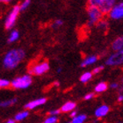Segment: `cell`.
I'll return each instance as SVG.
<instances>
[{"instance_id":"obj_31","label":"cell","mask_w":123,"mask_h":123,"mask_svg":"<svg viewBox=\"0 0 123 123\" xmlns=\"http://www.w3.org/2000/svg\"><path fill=\"white\" fill-rule=\"evenodd\" d=\"M77 112L76 110H73L70 112V117L71 118H74L75 116H77Z\"/></svg>"},{"instance_id":"obj_9","label":"cell","mask_w":123,"mask_h":123,"mask_svg":"<svg viewBox=\"0 0 123 123\" xmlns=\"http://www.w3.org/2000/svg\"><path fill=\"white\" fill-rule=\"evenodd\" d=\"M117 1H118V0H104L103 5H101V7L99 8L103 14H104V15H105V14H107V13L109 12V11L113 8V6H114V5L117 4Z\"/></svg>"},{"instance_id":"obj_23","label":"cell","mask_w":123,"mask_h":123,"mask_svg":"<svg viewBox=\"0 0 123 123\" xmlns=\"http://www.w3.org/2000/svg\"><path fill=\"white\" fill-rule=\"evenodd\" d=\"M11 85V81L5 79V78H0V89H5L8 88Z\"/></svg>"},{"instance_id":"obj_12","label":"cell","mask_w":123,"mask_h":123,"mask_svg":"<svg viewBox=\"0 0 123 123\" xmlns=\"http://www.w3.org/2000/svg\"><path fill=\"white\" fill-rule=\"evenodd\" d=\"M77 107V104L74 101H67L66 103H64L63 105H62L60 108L61 113H70L71 111L75 110Z\"/></svg>"},{"instance_id":"obj_7","label":"cell","mask_w":123,"mask_h":123,"mask_svg":"<svg viewBox=\"0 0 123 123\" xmlns=\"http://www.w3.org/2000/svg\"><path fill=\"white\" fill-rule=\"evenodd\" d=\"M109 18L113 20H121L123 18V3L117 2L107 13Z\"/></svg>"},{"instance_id":"obj_8","label":"cell","mask_w":123,"mask_h":123,"mask_svg":"<svg viewBox=\"0 0 123 123\" xmlns=\"http://www.w3.org/2000/svg\"><path fill=\"white\" fill-rule=\"evenodd\" d=\"M47 102V98H36V99H33L32 101H29L28 103H26L25 105V108L26 110H33L35 108L39 107V106H41L43 105L44 104H46Z\"/></svg>"},{"instance_id":"obj_30","label":"cell","mask_w":123,"mask_h":123,"mask_svg":"<svg viewBox=\"0 0 123 123\" xmlns=\"http://www.w3.org/2000/svg\"><path fill=\"white\" fill-rule=\"evenodd\" d=\"M122 92V91H121ZM121 92H120V94H119L118 96V102H122V100H123V95L122 93H121Z\"/></svg>"},{"instance_id":"obj_13","label":"cell","mask_w":123,"mask_h":123,"mask_svg":"<svg viewBox=\"0 0 123 123\" xmlns=\"http://www.w3.org/2000/svg\"><path fill=\"white\" fill-rule=\"evenodd\" d=\"M112 49L113 52L122 51L123 50V38L122 36L117 37L112 43Z\"/></svg>"},{"instance_id":"obj_5","label":"cell","mask_w":123,"mask_h":123,"mask_svg":"<svg viewBox=\"0 0 123 123\" xmlns=\"http://www.w3.org/2000/svg\"><path fill=\"white\" fill-rule=\"evenodd\" d=\"M87 16H88V25L89 26H94L100 19H102L104 14L100 11L99 8L88 7Z\"/></svg>"},{"instance_id":"obj_18","label":"cell","mask_w":123,"mask_h":123,"mask_svg":"<svg viewBox=\"0 0 123 123\" xmlns=\"http://www.w3.org/2000/svg\"><path fill=\"white\" fill-rule=\"evenodd\" d=\"M17 98H10V99H6L4 100V101H1L0 102V107H9V106H12L14 104L17 103Z\"/></svg>"},{"instance_id":"obj_16","label":"cell","mask_w":123,"mask_h":123,"mask_svg":"<svg viewBox=\"0 0 123 123\" xmlns=\"http://www.w3.org/2000/svg\"><path fill=\"white\" fill-rule=\"evenodd\" d=\"M19 39V33H18V30H12L9 34V37H8V42L9 43H13L17 41Z\"/></svg>"},{"instance_id":"obj_22","label":"cell","mask_w":123,"mask_h":123,"mask_svg":"<svg viewBox=\"0 0 123 123\" xmlns=\"http://www.w3.org/2000/svg\"><path fill=\"white\" fill-rule=\"evenodd\" d=\"M30 5H31V0H23L18 6H19L20 11H25L30 6Z\"/></svg>"},{"instance_id":"obj_4","label":"cell","mask_w":123,"mask_h":123,"mask_svg":"<svg viewBox=\"0 0 123 123\" xmlns=\"http://www.w3.org/2000/svg\"><path fill=\"white\" fill-rule=\"evenodd\" d=\"M50 69L49 63L47 61H41L33 63L29 67V75L31 76H41L49 71Z\"/></svg>"},{"instance_id":"obj_32","label":"cell","mask_w":123,"mask_h":123,"mask_svg":"<svg viewBox=\"0 0 123 123\" xmlns=\"http://www.w3.org/2000/svg\"><path fill=\"white\" fill-rule=\"evenodd\" d=\"M12 0H0V4H9Z\"/></svg>"},{"instance_id":"obj_33","label":"cell","mask_w":123,"mask_h":123,"mask_svg":"<svg viewBox=\"0 0 123 123\" xmlns=\"http://www.w3.org/2000/svg\"><path fill=\"white\" fill-rule=\"evenodd\" d=\"M16 121H14V120H12V119H10V120H8L7 121H6V122L5 123H15Z\"/></svg>"},{"instance_id":"obj_20","label":"cell","mask_w":123,"mask_h":123,"mask_svg":"<svg viewBox=\"0 0 123 123\" xmlns=\"http://www.w3.org/2000/svg\"><path fill=\"white\" fill-rule=\"evenodd\" d=\"M86 119H87V116L85 114H83V113L82 114H77L74 118H72L71 123H85Z\"/></svg>"},{"instance_id":"obj_28","label":"cell","mask_w":123,"mask_h":123,"mask_svg":"<svg viewBox=\"0 0 123 123\" xmlns=\"http://www.w3.org/2000/svg\"><path fill=\"white\" fill-rule=\"evenodd\" d=\"M94 96H95V94L93 92H89V93H87V94L85 95L84 98H85V100H91L94 98Z\"/></svg>"},{"instance_id":"obj_11","label":"cell","mask_w":123,"mask_h":123,"mask_svg":"<svg viewBox=\"0 0 123 123\" xmlns=\"http://www.w3.org/2000/svg\"><path fill=\"white\" fill-rule=\"evenodd\" d=\"M98 57L96 55H89V56H86L85 59L83 60L80 66L82 68H86V67L92 66L93 64H95L98 62Z\"/></svg>"},{"instance_id":"obj_26","label":"cell","mask_w":123,"mask_h":123,"mask_svg":"<svg viewBox=\"0 0 123 123\" xmlns=\"http://www.w3.org/2000/svg\"><path fill=\"white\" fill-rule=\"evenodd\" d=\"M62 25H63V21L62 20V19H56V20L54 21L52 26H53L54 28H58V27H61Z\"/></svg>"},{"instance_id":"obj_35","label":"cell","mask_w":123,"mask_h":123,"mask_svg":"<svg viewBox=\"0 0 123 123\" xmlns=\"http://www.w3.org/2000/svg\"><path fill=\"white\" fill-rule=\"evenodd\" d=\"M67 123H71V121H69V122H67Z\"/></svg>"},{"instance_id":"obj_2","label":"cell","mask_w":123,"mask_h":123,"mask_svg":"<svg viewBox=\"0 0 123 123\" xmlns=\"http://www.w3.org/2000/svg\"><path fill=\"white\" fill-rule=\"evenodd\" d=\"M32 83H33L32 76L29 74H25L17 77L12 81H11L10 86H12L15 90H25L32 85Z\"/></svg>"},{"instance_id":"obj_6","label":"cell","mask_w":123,"mask_h":123,"mask_svg":"<svg viewBox=\"0 0 123 123\" xmlns=\"http://www.w3.org/2000/svg\"><path fill=\"white\" fill-rule=\"evenodd\" d=\"M123 63V50L122 51L113 52L107 57L105 64L110 67H118Z\"/></svg>"},{"instance_id":"obj_21","label":"cell","mask_w":123,"mask_h":123,"mask_svg":"<svg viewBox=\"0 0 123 123\" xmlns=\"http://www.w3.org/2000/svg\"><path fill=\"white\" fill-rule=\"evenodd\" d=\"M104 0H88V5L89 7H97L100 8L103 5Z\"/></svg>"},{"instance_id":"obj_1","label":"cell","mask_w":123,"mask_h":123,"mask_svg":"<svg viewBox=\"0 0 123 123\" xmlns=\"http://www.w3.org/2000/svg\"><path fill=\"white\" fill-rule=\"evenodd\" d=\"M26 56V52L22 49H13L6 52L3 57V67L6 69H13L19 65Z\"/></svg>"},{"instance_id":"obj_34","label":"cell","mask_w":123,"mask_h":123,"mask_svg":"<svg viewBox=\"0 0 123 123\" xmlns=\"http://www.w3.org/2000/svg\"><path fill=\"white\" fill-rule=\"evenodd\" d=\"M57 73H61L62 72V68H57Z\"/></svg>"},{"instance_id":"obj_25","label":"cell","mask_w":123,"mask_h":123,"mask_svg":"<svg viewBox=\"0 0 123 123\" xmlns=\"http://www.w3.org/2000/svg\"><path fill=\"white\" fill-rule=\"evenodd\" d=\"M103 69H104V65H98V66L95 67L94 69H92V75H98V74H99Z\"/></svg>"},{"instance_id":"obj_15","label":"cell","mask_w":123,"mask_h":123,"mask_svg":"<svg viewBox=\"0 0 123 123\" xmlns=\"http://www.w3.org/2000/svg\"><path fill=\"white\" fill-rule=\"evenodd\" d=\"M108 89V85L105 82H100L98 83L94 88V92L96 93H102L105 92Z\"/></svg>"},{"instance_id":"obj_24","label":"cell","mask_w":123,"mask_h":123,"mask_svg":"<svg viewBox=\"0 0 123 123\" xmlns=\"http://www.w3.org/2000/svg\"><path fill=\"white\" fill-rule=\"evenodd\" d=\"M57 121H58V117L57 116H49L44 121L43 123H56Z\"/></svg>"},{"instance_id":"obj_14","label":"cell","mask_w":123,"mask_h":123,"mask_svg":"<svg viewBox=\"0 0 123 123\" xmlns=\"http://www.w3.org/2000/svg\"><path fill=\"white\" fill-rule=\"evenodd\" d=\"M28 116H29V111L25 109V110L21 111V112L17 113V114L14 116V119H13V120L15 121H24V120H26Z\"/></svg>"},{"instance_id":"obj_3","label":"cell","mask_w":123,"mask_h":123,"mask_svg":"<svg viewBox=\"0 0 123 123\" xmlns=\"http://www.w3.org/2000/svg\"><path fill=\"white\" fill-rule=\"evenodd\" d=\"M20 12L21 11L19 9V6L18 5H14L11 9L10 12H8L5 20V26L7 30H11V29H12L14 27Z\"/></svg>"},{"instance_id":"obj_10","label":"cell","mask_w":123,"mask_h":123,"mask_svg":"<svg viewBox=\"0 0 123 123\" xmlns=\"http://www.w3.org/2000/svg\"><path fill=\"white\" fill-rule=\"evenodd\" d=\"M109 111H110V107H109L107 105H100V106H98V108H96V110H95V112H94V114L97 118L100 119L107 115V113H109Z\"/></svg>"},{"instance_id":"obj_17","label":"cell","mask_w":123,"mask_h":123,"mask_svg":"<svg viewBox=\"0 0 123 123\" xmlns=\"http://www.w3.org/2000/svg\"><path fill=\"white\" fill-rule=\"evenodd\" d=\"M92 77H93V75H92V71L84 72V73L81 75V77H80V82L84 83V84H86V83H88L92 79Z\"/></svg>"},{"instance_id":"obj_27","label":"cell","mask_w":123,"mask_h":123,"mask_svg":"<svg viewBox=\"0 0 123 123\" xmlns=\"http://www.w3.org/2000/svg\"><path fill=\"white\" fill-rule=\"evenodd\" d=\"M61 113V111L60 109H54V110H51L49 111V115L50 116H57L59 115V113Z\"/></svg>"},{"instance_id":"obj_36","label":"cell","mask_w":123,"mask_h":123,"mask_svg":"<svg viewBox=\"0 0 123 123\" xmlns=\"http://www.w3.org/2000/svg\"><path fill=\"white\" fill-rule=\"evenodd\" d=\"M118 123H122V122H118Z\"/></svg>"},{"instance_id":"obj_19","label":"cell","mask_w":123,"mask_h":123,"mask_svg":"<svg viewBox=\"0 0 123 123\" xmlns=\"http://www.w3.org/2000/svg\"><path fill=\"white\" fill-rule=\"evenodd\" d=\"M96 26H97L98 29H99L101 31H106L108 29V26H109V23H108V21L106 19H100L97 24H96Z\"/></svg>"},{"instance_id":"obj_29","label":"cell","mask_w":123,"mask_h":123,"mask_svg":"<svg viewBox=\"0 0 123 123\" xmlns=\"http://www.w3.org/2000/svg\"><path fill=\"white\" fill-rule=\"evenodd\" d=\"M109 87L111 88V89H115V90H117V89H119L120 88V85H119L118 83H112L110 85H109Z\"/></svg>"}]
</instances>
